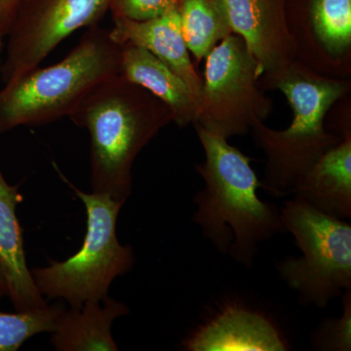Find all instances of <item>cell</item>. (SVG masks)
<instances>
[{"instance_id":"obj_10","label":"cell","mask_w":351,"mask_h":351,"mask_svg":"<svg viewBox=\"0 0 351 351\" xmlns=\"http://www.w3.org/2000/svg\"><path fill=\"white\" fill-rule=\"evenodd\" d=\"M221 1L233 34L243 39L263 73L295 60V41L286 16V0Z\"/></svg>"},{"instance_id":"obj_21","label":"cell","mask_w":351,"mask_h":351,"mask_svg":"<svg viewBox=\"0 0 351 351\" xmlns=\"http://www.w3.org/2000/svg\"><path fill=\"white\" fill-rule=\"evenodd\" d=\"M24 0H0V32L6 38Z\"/></svg>"},{"instance_id":"obj_3","label":"cell","mask_w":351,"mask_h":351,"mask_svg":"<svg viewBox=\"0 0 351 351\" xmlns=\"http://www.w3.org/2000/svg\"><path fill=\"white\" fill-rule=\"evenodd\" d=\"M258 83L263 90L280 91L292 108V122L285 130L262 121L251 129L255 145L267 157L263 188L274 196L290 195L295 180L341 141L327 130L325 119L350 94V80L320 75L294 60L263 73Z\"/></svg>"},{"instance_id":"obj_1","label":"cell","mask_w":351,"mask_h":351,"mask_svg":"<svg viewBox=\"0 0 351 351\" xmlns=\"http://www.w3.org/2000/svg\"><path fill=\"white\" fill-rule=\"evenodd\" d=\"M205 159L195 169L204 188L195 195L193 221L221 253L250 267L258 245L286 232L281 212L257 195L262 182L251 167L252 159L228 138L193 124Z\"/></svg>"},{"instance_id":"obj_7","label":"cell","mask_w":351,"mask_h":351,"mask_svg":"<svg viewBox=\"0 0 351 351\" xmlns=\"http://www.w3.org/2000/svg\"><path fill=\"white\" fill-rule=\"evenodd\" d=\"M205 59L193 124L228 140L249 133L257 122H265L274 110V101L260 86L262 69L243 39L230 34Z\"/></svg>"},{"instance_id":"obj_6","label":"cell","mask_w":351,"mask_h":351,"mask_svg":"<svg viewBox=\"0 0 351 351\" xmlns=\"http://www.w3.org/2000/svg\"><path fill=\"white\" fill-rule=\"evenodd\" d=\"M280 212L302 256L279 263V276L297 291L300 302L323 308L351 289V226L295 197Z\"/></svg>"},{"instance_id":"obj_11","label":"cell","mask_w":351,"mask_h":351,"mask_svg":"<svg viewBox=\"0 0 351 351\" xmlns=\"http://www.w3.org/2000/svg\"><path fill=\"white\" fill-rule=\"evenodd\" d=\"M110 32L113 40L120 45L130 43L149 51L181 76L199 101L202 77L193 66L182 36L179 7L149 20L115 18Z\"/></svg>"},{"instance_id":"obj_23","label":"cell","mask_w":351,"mask_h":351,"mask_svg":"<svg viewBox=\"0 0 351 351\" xmlns=\"http://www.w3.org/2000/svg\"><path fill=\"white\" fill-rule=\"evenodd\" d=\"M3 39H4V36H2L1 32H0V63H1V61H2L1 55H2V51H3V47H4Z\"/></svg>"},{"instance_id":"obj_14","label":"cell","mask_w":351,"mask_h":351,"mask_svg":"<svg viewBox=\"0 0 351 351\" xmlns=\"http://www.w3.org/2000/svg\"><path fill=\"white\" fill-rule=\"evenodd\" d=\"M191 351H283L287 343L267 318L239 307L226 311L184 343Z\"/></svg>"},{"instance_id":"obj_16","label":"cell","mask_w":351,"mask_h":351,"mask_svg":"<svg viewBox=\"0 0 351 351\" xmlns=\"http://www.w3.org/2000/svg\"><path fill=\"white\" fill-rule=\"evenodd\" d=\"M129 313V307L112 298L88 301L82 307L62 309L51 343L59 351H117L113 321Z\"/></svg>"},{"instance_id":"obj_4","label":"cell","mask_w":351,"mask_h":351,"mask_svg":"<svg viewBox=\"0 0 351 351\" xmlns=\"http://www.w3.org/2000/svg\"><path fill=\"white\" fill-rule=\"evenodd\" d=\"M120 52L110 29L95 25L61 61L5 83L0 90V136L69 117L95 87L119 75Z\"/></svg>"},{"instance_id":"obj_8","label":"cell","mask_w":351,"mask_h":351,"mask_svg":"<svg viewBox=\"0 0 351 351\" xmlns=\"http://www.w3.org/2000/svg\"><path fill=\"white\" fill-rule=\"evenodd\" d=\"M112 0H24L7 34L0 78L5 83L38 68L64 39L97 25Z\"/></svg>"},{"instance_id":"obj_2","label":"cell","mask_w":351,"mask_h":351,"mask_svg":"<svg viewBox=\"0 0 351 351\" xmlns=\"http://www.w3.org/2000/svg\"><path fill=\"white\" fill-rule=\"evenodd\" d=\"M69 119L89 132L92 191L124 203L138 154L174 122L165 104L120 75L95 87Z\"/></svg>"},{"instance_id":"obj_12","label":"cell","mask_w":351,"mask_h":351,"mask_svg":"<svg viewBox=\"0 0 351 351\" xmlns=\"http://www.w3.org/2000/svg\"><path fill=\"white\" fill-rule=\"evenodd\" d=\"M297 180L291 193L334 218L351 217V128Z\"/></svg>"},{"instance_id":"obj_19","label":"cell","mask_w":351,"mask_h":351,"mask_svg":"<svg viewBox=\"0 0 351 351\" xmlns=\"http://www.w3.org/2000/svg\"><path fill=\"white\" fill-rule=\"evenodd\" d=\"M343 313L339 319L328 321L322 325L314 339L321 350L350 351L351 350V294L345 291Z\"/></svg>"},{"instance_id":"obj_20","label":"cell","mask_w":351,"mask_h":351,"mask_svg":"<svg viewBox=\"0 0 351 351\" xmlns=\"http://www.w3.org/2000/svg\"><path fill=\"white\" fill-rule=\"evenodd\" d=\"M182 0H112L110 12L113 19L123 18L145 21L157 17L170 9L179 7Z\"/></svg>"},{"instance_id":"obj_13","label":"cell","mask_w":351,"mask_h":351,"mask_svg":"<svg viewBox=\"0 0 351 351\" xmlns=\"http://www.w3.org/2000/svg\"><path fill=\"white\" fill-rule=\"evenodd\" d=\"M18 189L6 182L0 168V269L16 311H36L48 304L25 262L22 232L16 216V206L22 198Z\"/></svg>"},{"instance_id":"obj_22","label":"cell","mask_w":351,"mask_h":351,"mask_svg":"<svg viewBox=\"0 0 351 351\" xmlns=\"http://www.w3.org/2000/svg\"><path fill=\"white\" fill-rule=\"evenodd\" d=\"M8 295V288L5 279H4L3 274H2L1 269H0V298Z\"/></svg>"},{"instance_id":"obj_17","label":"cell","mask_w":351,"mask_h":351,"mask_svg":"<svg viewBox=\"0 0 351 351\" xmlns=\"http://www.w3.org/2000/svg\"><path fill=\"white\" fill-rule=\"evenodd\" d=\"M179 11L182 36L197 63L233 34L221 0H182Z\"/></svg>"},{"instance_id":"obj_15","label":"cell","mask_w":351,"mask_h":351,"mask_svg":"<svg viewBox=\"0 0 351 351\" xmlns=\"http://www.w3.org/2000/svg\"><path fill=\"white\" fill-rule=\"evenodd\" d=\"M119 75L165 104L173 123L186 127L195 121L198 101L189 85L149 51L130 43L121 45Z\"/></svg>"},{"instance_id":"obj_18","label":"cell","mask_w":351,"mask_h":351,"mask_svg":"<svg viewBox=\"0 0 351 351\" xmlns=\"http://www.w3.org/2000/svg\"><path fill=\"white\" fill-rule=\"evenodd\" d=\"M63 307L55 304L36 311L6 313L0 311V351H15L40 332L55 330L57 316Z\"/></svg>"},{"instance_id":"obj_5","label":"cell","mask_w":351,"mask_h":351,"mask_svg":"<svg viewBox=\"0 0 351 351\" xmlns=\"http://www.w3.org/2000/svg\"><path fill=\"white\" fill-rule=\"evenodd\" d=\"M60 177L84 203L87 232L82 249L64 262L31 270L39 293L49 299H63L71 307L88 301H103L117 276L135 263L130 246L119 243L117 221L124 202L104 193H86L76 188L55 165Z\"/></svg>"},{"instance_id":"obj_9","label":"cell","mask_w":351,"mask_h":351,"mask_svg":"<svg viewBox=\"0 0 351 351\" xmlns=\"http://www.w3.org/2000/svg\"><path fill=\"white\" fill-rule=\"evenodd\" d=\"M295 60L329 77L350 80L351 0H286Z\"/></svg>"}]
</instances>
